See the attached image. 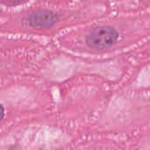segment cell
<instances>
[{"label":"cell","instance_id":"cell-1","mask_svg":"<svg viewBox=\"0 0 150 150\" xmlns=\"http://www.w3.org/2000/svg\"><path fill=\"white\" fill-rule=\"evenodd\" d=\"M119 32L112 26H101L91 30L86 36V44L91 48L105 49L119 40Z\"/></svg>","mask_w":150,"mask_h":150},{"label":"cell","instance_id":"cell-2","mask_svg":"<svg viewBox=\"0 0 150 150\" xmlns=\"http://www.w3.org/2000/svg\"><path fill=\"white\" fill-rule=\"evenodd\" d=\"M58 21V14L51 10L40 9L33 11L27 18L29 25L34 28H47Z\"/></svg>","mask_w":150,"mask_h":150}]
</instances>
